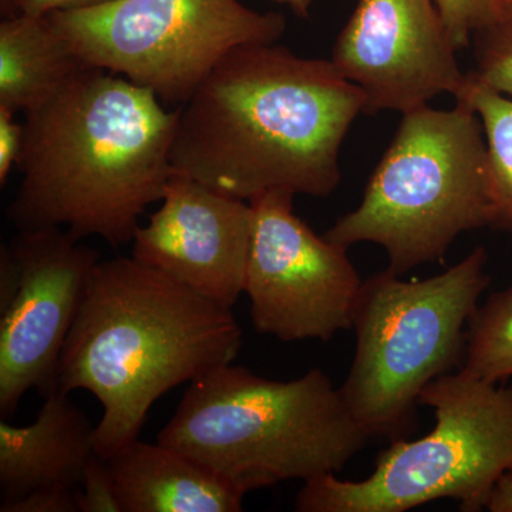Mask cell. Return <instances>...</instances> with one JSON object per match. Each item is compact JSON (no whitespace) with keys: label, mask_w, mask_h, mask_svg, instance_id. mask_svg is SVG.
Returning <instances> with one entry per match:
<instances>
[{"label":"cell","mask_w":512,"mask_h":512,"mask_svg":"<svg viewBox=\"0 0 512 512\" xmlns=\"http://www.w3.org/2000/svg\"><path fill=\"white\" fill-rule=\"evenodd\" d=\"M365 106L332 60L237 47L178 109L171 165L248 202L268 191L326 198L339 187L340 148Z\"/></svg>","instance_id":"6da1fadb"},{"label":"cell","mask_w":512,"mask_h":512,"mask_svg":"<svg viewBox=\"0 0 512 512\" xmlns=\"http://www.w3.org/2000/svg\"><path fill=\"white\" fill-rule=\"evenodd\" d=\"M177 121L178 110H165L146 87L86 67L26 111L9 221L18 231L64 228L82 241L131 244L173 177Z\"/></svg>","instance_id":"7a4b0ae2"},{"label":"cell","mask_w":512,"mask_h":512,"mask_svg":"<svg viewBox=\"0 0 512 512\" xmlns=\"http://www.w3.org/2000/svg\"><path fill=\"white\" fill-rule=\"evenodd\" d=\"M241 348L231 309L133 256H117L94 266L64 343L56 389L86 390L99 400L94 450L110 460L138 440L160 397L234 363Z\"/></svg>","instance_id":"3957f363"},{"label":"cell","mask_w":512,"mask_h":512,"mask_svg":"<svg viewBox=\"0 0 512 512\" xmlns=\"http://www.w3.org/2000/svg\"><path fill=\"white\" fill-rule=\"evenodd\" d=\"M369 440L323 370L282 382L234 363L191 382L157 439L244 495L339 473Z\"/></svg>","instance_id":"277c9868"},{"label":"cell","mask_w":512,"mask_h":512,"mask_svg":"<svg viewBox=\"0 0 512 512\" xmlns=\"http://www.w3.org/2000/svg\"><path fill=\"white\" fill-rule=\"evenodd\" d=\"M487 143L476 111L427 106L403 114L359 207L323 234L333 244L379 245L404 275L443 261L463 232L488 227Z\"/></svg>","instance_id":"5b68a950"},{"label":"cell","mask_w":512,"mask_h":512,"mask_svg":"<svg viewBox=\"0 0 512 512\" xmlns=\"http://www.w3.org/2000/svg\"><path fill=\"white\" fill-rule=\"evenodd\" d=\"M487 259L478 247L431 278L386 269L363 281L355 357L339 390L370 439H410L423 390L463 366L468 319L490 285Z\"/></svg>","instance_id":"8992f818"},{"label":"cell","mask_w":512,"mask_h":512,"mask_svg":"<svg viewBox=\"0 0 512 512\" xmlns=\"http://www.w3.org/2000/svg\"><path fill=\"white\" fill-rule=\"evenodd\" d=\"M436 426L417 440L392 441L365 480L323 474L303 481L299 512H406L436 500L484 510L498 477L512 466V383H487L461 370L431 382L420 406Z\"/></svg>","instance_id":"52a82bcc"},{"label":"cell","mask_w":512,"mask_h":512,"mask_svg":"<svg viewBox=\"0 0 512 512\" xmlns=\"http://www.w3.org/2000/svg\"><path fill=\"white\" fill-rule=\"evenodd\" d=\"M46 18L87 66L180 104L232 50L275 45L286 29L284 16L239 0H110Z\"/></svg>","instance_id":"ba28073f"},{"label":"cell","mask_w":512,"mask_h":512,"mask_svg":"<svg viewBox=\"0 0 512 512\" xmlns=\"http://www.w3.org/2000/svg\"><path fill=\"white\" fill-rule=\"evenodd\" d=\"M96 249L64 228L18 231L0 248V416L29 390L56 389L64 343L79 313Z\"/></svg>","instance_id":"9c48e42d"},{"label":"cell","mask_w":512,"mask_h":512,"mask_svg":"<svg viewBox=\"0 0 512 512\" xmlns=\"http://www.w3.org/2000/svg\"><path fill=\"white\" fill-rule=\"evenodd\" d=\"M293 198L268 191L249 201L254 228L244 293L261 335L329 342L352 328L363 281L348 248L315 234L293 211Z\"/></svg>","instance_id":"30bf717a"},{"label":"cell","mask_w":512,"mask_h":512,"mask_svg":"<svg viewBox=\"0 0 512 512\" xmlns=\"http://www.w3.org/2000/svg\"><path fill=\"white\" fill-rule=\"evenodd\" d=\"M434 0H357L332 63L365 94L363 113H407L466 82Z\"/></svg>","instance_id":"8fae6325"},{"label":"cell","mask_w":512,"mask_h":512,"mask_svg":"<svg viewBox=\"0 0 512 512\" xmlns=\"http://www.w3.org/2000/svg\"><path fill=\"white\" fill-rule=\"evenodd\" d=\"M161 202L138 227L131 256L232 311L245 288L251 204L175 173Z\"/></svg>","instance_id":"7c38bea8"},{"label":"cell","mask_w":512,"mask_h":512,"mask_svg":"<svg viewBox=\"0 0 512 512\" xmlns=\"http://www.w3.org/2000/svg\"><path fill=\"white\" fill-rule=\"evenodd\" d=\"M29 426L0 421V498L2 504L33 490L64 487L76 490L94 450L92 421L70 402L69 394H47Z\"/></svg>","instance_id":"4fadbf2b"},{"label":"cell","mask_w":512,"mask_h":512,"mask_svg":"<svg viewBox=\"0 0 512 512\" xmlns=\"http://www.w3.org/2000/svg\"><path fill=\"white\" fill-rule=\"evenodd\" d=\"M123 512H239L245 495L164 444H127L110 458Z\"/></svg>","instance_id":"5bb4252c"},{"label":"cell","mask_w":512,"mask_h":512,"mask_svg":"<svg viewBox=\"0 0 512 512\" xmlns=\"http://www.w3.org/2000/svg\"><path fill=\"white\" fill-rule=\"evenodd\" d=\"M86 67L46 16L0 23V109H35Z\"/></svg>","instance_id":"9a60e30c"},{"label":"cell","mask_w":512,"mask_h":512,"mask_svg":"<svg viewBox=\"0 0 512 512\" xmlns=\"http://www.w3.org/2000/svg\"><path fill=\"white\" fill-rule=\"evenodd\" d=\"M480 117L487 143L488 227L512 234V97L494 92L466 73L454 96Z\"/></svg>","instance_id":"2e32d148"},{"label":"cell","mask_w":512,"mask_h":512,"mask_svg":"<svg viewBox=\"0 0 512 512\" xmlns=\"http://www.w3.org/2000/svg\"><path fill=\"white\" fill-rule=\"evenodd\" d=\"M461 372L487 383L512 377V286L491 293L468 319Z\"/></svg>","instance_id":"e0dca14e"},{"label":"cell","mask_w":512,"mask_h":512,"mask_svg":"<svg viewBox=\"0 0 512 512\" xmlns=\"http://www.w3.org/2000/svg\"><path fill=\"white\" fill-rule=\"evenodd\" d=\"M470 46L476 66L468 76L494 92L512 97V13L474 32Z\"/></svg>","instance_id":"ac0fdd59"},{"label":"cell","mask_w":512,"mask_h":512,"mask_svg":"<svg viewBox=\"0 0 512 512\" xmlns=\"http://www.w3.org/2000/svg\"><path fill=\"white\" fill-rule=\"evenodd\" d=\"M457 50L467 49L477 30L501 18L495 0H434Z\"/></svg>","instance_id":"d6986e66"},{"label":"cell","mask_w":512,"mask_h":512,"mask_svg":"<svg viewBox=\"0 0 512 512\" xmlns=\"http://www.w3.org/2000/svg\"><path fill=\"white\" fill-rule=\"evenodd\" d=\"M79 512H123L109 461L94 454L84 468L82 483L74 491Z\"/></svg>","instance_id":"ffe728a7"},{"label":"cell","mask_w":512,"mask_h":512,"mask_svg":"<svg viewBox=\"0 0 512 512\" xmlns=\"http://www.w3.org/2000/svg\"><path fill=\"white\" fill-rule=\"evenodd\" d=\"M74 491L64 487L39 488L0 505V512H79Z\"/></svg>","instance_id":"44dd1931"},{"label":"cell","mask_w":512,"mask_h":512,"mask_svg":"<svg viewBox=\"0 0 512 512\" xmlns=\"http://www.w3.org/2000/svg\"><path fill=\"white\" fill-rule=\"evenodd\" d=\"M15 113L0 109V187H5L13 165L18 164L25 128L13 120Z\"/></svg>","instance_id":"7402d4cb"},{"label":"cell","mask_w":512,"mask_h":512,"mask_svg":"<svg viewBox=\"0 0 512 512\" xmlns=\"http://www.w3.org/2000/svg\"><path fill=\"white\" fill-rule=\"evenodd\" d=\"M110 0H8L2 8L6 16L25 15L32 18H45L59 10H77L103 5Z\"/></svg>","instance_id":"603a6c76"},{"label":"cell","mask_w":512,"mask_h":512,"mask_svg":"<svg viewBox=\"0 0 512 512\" xmlns=\"http://www.w3.org/2000/svg\"><path fill=\"white\" fill-rule=\"evenodd\" d=\"M484 510L490 512H512V466L495 481Z\"/></svg>","instance_id":"cb8c5ba5"},{"label":"cell","mask_w":512,"mask_h":512,"mask_svg":"<svg viewBox=\"0 0 512 512\" xmlns=\"http://www.w3.org/2000/svg\"><path fill=\"white\" fill-rule=\"evenodd\" d=\"M278 3H284L295 12V15L306 18L309 13V6H311V0H275Z\"/></svg>","instance_id":"d4e9b609"},{"label":"cell","mask_w":512,"mask_h":512,"mask_svg":"<svg viewBox=\"0 0 512 512\" xmlns=\"http://www.w3.org/2000/svg\"><path fill=\"white\" fill-rule=\"evenodd\" d=\"M495 2H497L501 16L510 15V13H512V0H495Z\"/></svg>","instance_id":"484cf974"},{"label":"cell","mask_w":512,"mask_h":512,"mask_svg":"<svg viewBox=\"0 0 512 512\" xmlns=\"http://www.w3.org/2000/svg\"><path fill=\"white\" fill-rule=\"evenodd\" d=\"M0 3H2V8H3V6H5L6 3H8V0H0Z\"/></svg>","instance_id":"4316f807"}]
</instances>
